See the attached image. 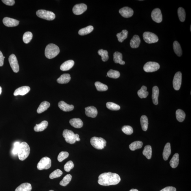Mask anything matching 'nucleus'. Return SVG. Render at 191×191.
<instances>
[{
  "instance_id": "1",
  "label": "nucleus",
  "mask_w": 191,
  "mask_h": 191,
  "mask_svg": "<svg viewBox=\"0 0 191 191\" xmlns=\"http://www.w3.org/2000/svg\"><path fill=\"white\" fill-rule=\"evenodd\" d=\"M120 181L121 178L119 175L109 172L99 175L98 182L101 185L106 186L116 185L119 183Z\"/></svg>"
},
{
  "instance_id": "2",
  "label": "nucleus",
  "mask_w": 191,
  "mask_h": 191,
  "mask_svg": "<svg viewBox=\"0 0 191 191\" xmlns=\"http://www.w3.org/2000/svg\"><path fill=\"white\" fill-rule=\"evenodd\" d=\"M30 152V148L27 143L26 142L21 143L17 153L19 159L21 161L24 160L29 155Z\"/></svg>"
},
{
  "instance_id": "3",
  "label": "nucleus",
  "mask_w": 191,
  "mask_h": 191,
  "mask_svg": "<svg viewBox=\"0 0 191 191\" xmlns=\"http://www.w3.org/2000/svg\"><path fill=\"white\" fill-rule=\"evenodd\" d=\"M60 52V49L57 45L53 44H49L45 49V56L48 59H52L57 56Z\"/></svg>"
},
{
  "instance_id": "4",
  "label": "nucleus",
  "mask_w": 191,
  "mask_h": 191,
  "mask_svg": "<svg viewBox=\"0 0 191 191\" xmlns=\"http://www.w3.org/2000/svg\"><path fill=\"white\" fill-rule=\"evenodd\" d=\"M63 136L67 143L73 144L76 141H79V136L78 134H75L72 131L66 129L63 132Z\"/></svg>"
},
{
  "instance_id": "5",
  "label": "nucleus",
  "mask_w": 191,
  "mask_h": 191,
  "mask_svg": "<svg viewBox=\"0 0 191 191\" xmlns=\"http://www.w3.org/2000/svg\"><path fill=\"white\" fill-rule=\"evenodd\" d=\"M90 143L94 148L97 149H103L106 146L107 142L104 139L101 137H94L90 140Z\"/></svg>"
},
{
  "instance_id": "6",
  "label": "nucleus",
  "mask_w": 191,
  "mask_h": 191,
  "mask_svg": "<svg viewBox=\"0 0 191 191\" xmlns=\"http://www.w3.org/2000/svg\"><path fill=\"white\" fill-rule=\"evenodd\" d=\"M36 15L40 18L49 21H52L55 18V15L51 11L39 10L36 12Z\"/></svg>"
},
{
  "instance_id": "7",
  "label": "nucleus",
  "mask_w": 191,
  "mask_h": 191,
  "mask_svg": "<svg viewBox=\"0 0 191 191\" xmlns=\"http://www.w3.org/2000/svg\"><path fill=\"white\" fill-rule=\"evenodd\" d=\"M51 166V159L48 157L42 158L38 163L37 167L38 169L42 170H48L50 168Z\"/></svg>"
},
{
  "instance_id": "8",
  "label": "nucleus",
  "mask_w": 191,
  "mask_h": 191,
  "mask_svg": "<svg viewBox=\"0 0 191 191\" xmlns=\"http://www.w3.org/2000/svg\"><path fill=\"white\" fill-rule=\"evenodd\" d=\"M143 38L145 42L148 44L155 43L159 40L158 37L156 34L149 31L144 33Z\"/></svg>"
},
{
  "instance_id": "9",
  "label": "nucleus",
  "mask_w": 191,
  "mask_h": 191,
  "mask_svg": "<svg viewBox=\"0 0 191 191\" xmlns=\"http://www.w3.org/2000/svg\"><path fill=\"white\" fill-rule=\"evenodd\" d=\"M160 66L158 63L154 62H148L144 66L143 69L146 72L157 71L160 68Z\"/></svg>"
},
{
  "instance_id": "10",
  "label": "nucleus",
  "mask_w": 191,
  "mask_h": 191,
  "mask_svg": "<svg viewBox=\"0 0 191 191\" xmlns=\"http://www.w3.org/2000/svg\"><path fill=\"white\" fill-rule=\"evenodd\" d=\"M9 61L14 72L16 73L18 72L19 71V66L15 55L14 54L11 55L9 58Z\"/></svg>"
},
{
  "instance_id": "11",
  "label": "nucleus",
  "mask_w": 191,
  "mask_h": 191,
  "mask_svg": "<svg viewBox=\"0 0 191 191\" xmlns=\"http://www.w3.org/2000/svg\"><path fill=\"white\" fill-rule=\"evenodd\" d=\"M182 79V74L180 72H177L174 77L173 81V88L176 90L180 89Z\"/></svg>"
},
{
  "instance_id": "12",
  "label": "nucleus",
  "mask_w": 191,
  "mask_h": 191,
  "mask_svg": "<svg viewBox=\"0 0 191 191\" xmlns=\"http://www.w3.org/2000/svg\"><path fill=\"white\" fill-rule=\"evenodd\" d=\"M152 20L156 23H160L162 20V16L160 9L156 8L153 10L151 14Z\"/></svg>"
},
{
  "instance_id": "13",
  "label": "nucleus",
  "mask_w": 191,
  "mask_h": 191,
  "mask_svg": "<svg viewBox=\"0 0 191 191\" xmlns=\"http://www.w3.org/2000/svg\"><path fill=\"white\" fill-rule=\"evenodd\" d=\"M87 9V6L84 4L75 5L73 8V12L76 15H80L86 12Z\"/></svg>"
},
{
  "instance_id": "14",
  "label": "nucleus",
  "mask_w": 191,
  "mask_h": 191,
  "mask_svg": "<svg viewBox=\"0 0 191 191\" xmlns=\"http://www.w3.org/2000/svg\"><path fill=\"white\" fill-rule=\"evenodd\" d=\"M3 23L8 27H14L18 26L19 23V21L9 17H4L3 20Z\"/></svg>"
},
{
  "instance_id": "15",
  "label": "nucleus",
  "mask_w": 191,
  "mask_h": 191,
  "mask_svg": "<svg viewBox=\"0 0 191 191\" xmlns=\"http://www.w3.org/2000/svg\"><path fill=\"white\" fill-rule=\"evenodd\" d=\"M119 12L125 18H129L132 16L134 12L133 10L129 7H124L120 9Z\"/></svg>"
},
{
  "instance_id": "16",
  "label": "nucleus",
  "mask_w": 191,
  "mask_h": 191,
  "mask_svg": "<svg viewBox=\"0 0 191 191\" xmlns=\"http://www.w3.org/2000/svg\"><path fill=\"white\" fill-rule=\"evenodd\" d=\"M85 113L87 116L95 118L97 116L98 111L97 109L94 106L87 107L85 108Z\"/></svg>"
},
{
  "instance_id": "17",
  "label": "nucleus",
  "mask_w": 191,
  "mask_h": 191,
  "mask_svg": "<svg viewBox=\"0 0 191 191\" xmlns=\"http://www.w3.org/2000/svg\"><path fill=\"white\" fill-rule=\"evenodd\" d=\"M30 91V88L28 86H23L15 90L14 95L16 96L18 95L23 96L27 94Z\"/></svg>"
},
{
  "instance_id": "18",
  "label": "nucleus",
  "mask_w": 191,
  "mask_h": 191,
  "mask_svg": "<svg viewBox=\"0 0 191 191\" xmlns=\"http://www.w3.org/2000/svg\"><path fill=\"white\" fill-rule=\"evenodd\" d=\"M58 106L61 110L64 112L71 111L74 108L73 105H68L64 101H61L58 103Z\"/></svg>"
},
{
  "instance_id": "19",
  "label": "nucleus",
  "mask_w": 191,
  "mask_h": 191,
  "mask_svg": "<svg viewBox=\"0 0 191 191\" xmlns=\"http://www.w3.org/2000/svg\"><path fill=\"white\" fill-rule=\"evenodd\" d=\"M74 64H75V62L72 60H69L65 61L62 64L60 68L61 71H68L72 68Z\"/></svg>"
},
{
  "instance_id": "20",
  "label": "nucleus",
  "mask_w": 191,
  "mask_h": 191,
  "mask_svg": "<svg viewBox=\"0 0 191 191\" xmlns=\"http://www.w3.org/2000/svg\"><path fill=\"white\" fill-rule=\"evenodd\" d=\"M171 153V145L170 143H167L166 144L164 149L163 157L164 160L166 161L168 160Z\"/></svg>"
},
{
  "instance_id": "21",
  "label": "nucleus",
  "mask_w": 191,
  "mask_h": 191,
  "mask_svg": "<svg viewBox=\"0 0 191 191\" xmlns=\"http://www.w3.org/2000/svg\"><path fill=\"white\" fill-rule=\"evenodd\" d=\"M123 55L122 53L119 52H116L114 53L113 60L116 64H119L121 65H124L125 62L122 60Z\"/></svg>"
},
{
  "instance_id": "22",
  "label": "nucleus",
  "mask_w": 191,
  "mask_h": 191,
  "mask_svg": "<svg viewBox=\"0 0 191 191\" xmlns=\"http://www.w3.org/2000/svg\"><path fill=\"white\" fill-rule=\"evenodd\" d=\"M159 89L157 86H154L153 88L152 98L153 102L155 105L158 104Z\"/></svg>"
},
{
  "instance_id": "23",
  "label": "nucleus",
  "mask_w": 191,
  "mask_h": 191,
  "mask_svg": "<svg viewBox=\"0 0 191 191\" xmlns=\"http://www.w3.org/2000/svg\"><path fill=\"white\" fill-rule=\"evenodd\" d=\"M140 43V39L138 36L135 35L130 41V45L132 48H138Z\"/></svg>"
},
{
  "instance_id": "24",
  "label": "nucleus",
  "mask_w": 191,
  "mask_h": 191,
  "mask_svg": "<svg viewBox=\"0 0 191 191\" xmlns=\"http://www.w3.org/2000/svg\"><path fill=\"white\" fill-rule=\"evenodd\" d=\"M70 124L76 128H80L83 127V123L79 118H73L69 121Z\"/></svg>"
},
{
  "instance_id": "25",
  "label": "nucleus",
  "mask_w": 191,
  "mask_h": 191,
  "mask_svg": "<svg viewBox=\"0 0 191 191\" xmlns=\"http://www.w3.org/2000/svg\"><path fill=\"white\" fill-rule=\"evenodd\" d=\"M71 79V77L69 74H64L62 75L58 79L57 81L58 83L61 84H67L69 83Z\"/></svg>"
},
{
  "instance_id": "26",
  "label": "nucleus",
  "mask_w": 191,
  "mask_h": 191,
  "mask_svg": "<svg viewBox=\"0 0 191 191\" xmlns=\"http://www.w3.org/2000/svg\"><path fill=\"white\" fill-rule=\"evenodd\" d=\"M48 123L47 121H42L40 124H36L34 127V130L36 132H41L44 130L48 127Z\"/></svg>"
},
{
  "instance_id": "27",
  "label": "nucleus",
  "mask_w": 191,
  "mask_h": 191,
  "mask_svg": "<svg viewBox=\"0 0 191 191\" xmlns=\"http://www.w3.org/2000/svg\"><path fill=\"white\" fill-rule=\"evenodd\" d=\"M32 187L31 184L25 183L22 184L16 189L15 191H31Z\"/></svg>"
},
{
  "instance_id": "28",
  "label": "nucleus",
  "mask_w": 191,
  "mask_h": 191,
  "mask_svg": "<svg viewBox=\"0 0 191 191\" xmlns=\"http://www.w3.org/2000/svg\"><path fill=\"white\" fill-rule=\"evenodd\" d=\"M50 106V103L48 102L44 101L41 103L37 110L38 113L40 114L43 112L48 109Z\"/></svg>"
},
{
  "instance_id": "29",
  "label": "nucleus",
  "mask_w": 191,
  "mask_h": 191,
  "mask_svg": "<svg viewBox=\"0 0 191 191\" xmlns=\"http://www.w3.org/2000/svg\"><path fill=\"white\" fill-rule=\"evenodd\" d=\"M179 154L176 153L172 157L170 162V165L172 168H176L178 166L179 162Z\"/></svg>"
},
{
  "instance_id": "30",
  "label": "nucleus",
  "mask_w": 191,
  "mask_h": 191,
  "mask_svg": "<svg viewBox=\"0 0 191 191\" xmlns=\"http://www.w3.org/2000/svg\"><path fill=\"white\" fill-rule=\"evenodd\" d=\"M173 48L175 53L178 56H181L182 55V50L180 45L177 41H175L173 42Z\"/></svg>"
},
{
  "instance_id": "31",
  "label": "nucleus",
  "mask_w": 191,
  "mask_h": 191,
  "mask_svg": "<svg viewBox=\"0 0 191 191\" xmlns=\"http://www.w3.org/2000/svg\"><path fill=\"white\" fill-rule=\"evenodd\" d=\"M94 30V27L92 26H89L82 28L79 31L78 34L80 36H84L89 34Z\"/></svg>"
},
{
  "instance_id": "32",
  "label": "nucleus",
  "mask_w": 191,
  "mask_h": 191,
  "mask_svg": "<svg viewBox=\"0 0 191 191\" xmlns=\"http://www.w3.org/2000/svg\"><path fill=\"white\" fill-rule=\"evenodd\" d=\"M143 154L147 159H150L152 156V148L150 145H147L145 147L143 151Z\"/></svg>"
},
{
  "instance_id": "33",
  "label": "nucleus",
  "mask_w": 191,
  "mask_h": 191,
  "mask_svg": "<svg viewBox=\"0 0 191 191\" xmlns=\"http://www.w3.org/2000/svg\"><path fill=\"white\" fill-rule=\"evenodd\" d=\"M140 124L142 128L144 131L147 130L148 125V121L147 117L146 116H142L140 119Z\"/></svg>"
},
{
  "instance_id": "34",
  "label": "nucleus",
  "mask_w": 191,
  "mask_h": 191,
  "mask_svg": "<svg viewBox=\"0 0 191 191\" xmlns=\"http://www.w3.org/2000/svg\"><path fill=\"white\" fill-rule=\"evenodd\" d=\"M147 90V87L143 86L142 87L141 89L138 91L137 94L140 98H146L149 94V92Z\"/></svg>"
},
{
  "instance_id": "35",
  "label": "nucleus",
  "mask_w": 191,
  "mask_h": 191,
  "mask_svg": "<svg viewBox=\"0 0 191 191\" xmlns=\"http://www.w3.org/2000/svg\"><path fill=\"white\" fill-rule=\"evenodd\" d=\"M142 142L140 141H136L133 142L129 145V148L131 150L134 151L136 150L140 149L142 147Z\"/></svg>"
},
{
  "instance_id": "36",
  "label": "nucleus",
  "mask_w": 191,
  "mask_h": 191,
  "mask_svg": "<svg viewBox=\"0 0 191 191\" xmlns=\"http://www.w3.org/2000/svg\"><path fill=\"white\" fill-rule=\"evenodd\" d=\"M186 114L182 110L178 109L176 112L177 119L180 122H182L186 118Z\"/></svg>"
},
{
  "instance_id": "37",
  "label": "nucleus",
  "mask_w": 191,
  "mask_h": 191,
  "mask_svg": "<svg viewBox=\"0 0 191 191\" xmlns=\"http://www.w3.org/2000/svg\"><path fill=\"white\" fill-rule=\"evenodd\" d=\"M128 34V31L126 30H123L121 32L117 34L116 36L118 41L120 42H123L127 38Z\"/></svg>"
},
{
  "instance_id": "38",
  "label": "nucleus",
  "mask_w": 191,
  "mask_h": 191,
  "mask_svg": "<svg viewBox=\"0 0 191 191\" xmlns=\"http://www.w3.org/2000/svg\"><path fill=\"white\" fill-rule=\"evenodd\" d=\"M96 89L99 91H105L107 90L108 87L106 85L99 81L95 82L94 84Z\"/></svg>"
},
{
  "instance_id": "39",
  "label": "nucleus",
  "mask_w": 191,
  "mask_h": 191,
  "mask_svg": "<svg viewBox=\"0 0 191 191\" xmlns=\"http://www.w3.org/2000/svg\"><path fill=\"white\" fill-rule=\"evenodd\" d=\"M72 176L70 174L66 175L63 178V179L60 183V184L61 186L65 187L70 183L71 181Z\"/></svg>"
},
{
  "instance_id": "40",
  "label": "nucleus",
  "mask_w": 191,
  "mask_h": 191,
  "mask_svg": "<svg viewBox=\"0 0 191 191\" xmlns=\"http://www.w3.org/2000/svg\"><path fill=\"white\" fill-rule=\"evenodd\" d=\"M178 14L180 21L183 22L186 19V13L184 9L182 7H180L178 9Z\"/></svg>"
},
{
  "instance_id": "41",
  "label": "nucleus",
  "mask_w": 191,
  "mask_h": 191,
  "mask_svg": "<svg viewBox=\"0 0 191 191\" xmlns=\"http://www.w3.org/2000/svg\"><path fill=\"white\" fill-rule=\"evenodd\" d=\"M107 76L110 78L117 79L120 77V73L118 71L110 69L107 73Z\"/></svg>"
},
{
  "instance_id": "42",
  "label": "nucleus",
  "mask_w": 191,
  "mask_h": 191,
  "mask_svg": "<svg viewBox=\"0 0 191 191\" xmlns=\"http://www.w3.org/2000/svg\"><path fill=\"white\" fill-rule=\"evenodd\" d=\"M33 34L30 31H27L25 33L23 34V42L25 44L29 43L32 39Z\"/></svg>"
},
{
  "instance_id": "43",
  "label": "nucleus",
  "mask_w": 191,
  "mask_h": 191,
  "mask_svg": "<svg viewBox=\"0 0 191 191\" xmlns=\"http://www.w3.org/2000/svg\"><path fill=\"white\" fill-rule=\"evenodd\" d=\"M98 53L102 57V61L105 62L108 61L109 59L108 52L107 50L101 49L99 50Z\"/></svg>"
},
{
  "instance_id": "44",
  "label": "nucleus",
  "mask_w": 191,
  "mask_h": 191,
  "mask_svg": "<svg viewBox=\"0 0 191 191\" xmlns=\"http://www.w3.org/2000/svg\"><path fill=\"white\" fill-rule=\"evenodd\" d=\"M106 106L107 108L112 110H118L120 108V107L119 105L111 102H107Z\"/></svg>"
},
{
  "instance_id": "45",
  "label": "nucleus",
  "mask_w": 191,
  "mask_h": 191,
  "mask_svg": "<svg viewBox=\"0 0 191 191\" xmlns=\"http://www.w3.org/2000/svg\"><path fill=\"white\" fill-rule=\"evenodd\" d=\"M62 174V172L60 170L57 169L50 174L49 177L51 179H54L55 178L60 177Z\"/></svg>"
},
{
  "instance_id": "46",
  "label": "nucleus",
  "mask_w": 191,
  "mask_h": 191,
  "mask_svg": "<svg viewBox=\"0 0 191 191\" xmlns=\"http://www.w3.org/2000/svg\"><path fill=\"white\" fill-rule=\"evenodd\" d=\"M122 131L124 133L127 135H131L133 133V129L130 126H124L122 128Z\"/></svg>"
},
{
  "instance_id": "47",
  "label": "nucleus",
  "mask_w": 191,
  "mask_h": 191,
  "mask_svg": "<svg viewBox=\"0 0 191 191\" xmlns=\"http://www.w3.org/2000/svg\"><path fill=\"white\" fill-rule=\"evenodd\" d=\"M69 154L66 151H61L60 153L58 156V162H61L67 158L68 157Z\"/></svg>"
},
{
  "instance_id": "48",
  "label": "nucleus",
  "mask_w": 191,
  "mask_h": 191,
  "mask_svg": "<svg viewBox=\"0 0 191 191\" xmlns=\"http://www.w3.org/2000/svg\"><path fill=\"white\" fill-rule=\"evenodd\" d=\"M74 167V164L72 161H69L64 166V170L67 172L70 171Z\"/></svg>"
},
{
  "instance_id": "49",
  "label": "nucleus",
  "mask_w": 191,
  "mask_h": 191,
  "mask_svg": "<svg viewBox=\"0 0 191 191\" xmlns=\"http://www.w3.org/2000/svg\"><path fill=\"white\" fill-rule=\"evenodd\" d=\"M20 143L19 142H15L14 143V148L12 150V153L14 155H16L18 153L19 147Z\"/></svg>"
},
{
  "instance_id": "50",
  "label": "nucleus",
  "mask_w": 191,
  "mask_h": 191,
  "mask_svg": "<svg viewBox=\"0 0 191 191\" xmlns=\"http://www.w3.org/2000/svg\"><path fill=\"white\" fill-rule=\"evenodd\" d=\"M2 1L6 5L12 6L15 3L14 0H2Z\"/></svg>"
},
{
  "instance_id": "51",
  "label": "nucleus",
  "mask_w": 191,
  "mask_h": 191,
  "mask_svg": "<svg viewBox=\"0 0 191 191\" xmlns=\"http://www.w3.org/2000/svg\"><path fill=\"white\" fill-rule=\"evenodd\" d=\"M160 191H176V189L174 187H167L164 188Z\"/></svg>"
},
{
  "instance_id": "52",
  "label": "nucleus",
  "mask_w": 191,
  "mask_h": 191,
  "mask_svg": "<svg viewBox=\"0 0 191 191\" xmlns=\"http://www.w3.org/2000/svg\"><path fill=\"white\" fill-rule=\"evenodd\" d=\"M4 58L5 57L3 55L2 52L0 51V67L3 65Z\"/></svg>"
},
{
  "instance_id": "53",
  "label": "nucleus",
  "mask_w": 191,
  "mask_h": 191,
  "mask_svg": "<svg viewBox=\"0 0 191 191\" xmlns=\"http://www.w3.org/2000/svg\"><path fill=\"white\" fill-rule=\"evenodd\" d=\"M129 191H138V190L137 189H132Z\"/></svg>"
},
{
  "instance_id": "54",
  "label": "nucleus",
  "mask_w": 191,
  "mask_h": 191,
  "mask_svg": "<svg viewBox=\"0 0 191 191\" xmlns=\"http://www.w3.org/2000/svg\"><path fill=\"white\" fill-rule=\"evenodd\" d=\"M1 92H2V88L0 86V94H1Z\"/></svg>"
},
{
  "instance_id": "55",
  "label": "nucleus",
  "mask_w": 191,
  "mask_h": 191,
  "mask_svg": "<svg viewBox=\"0 0 191 191\" xmlns=\"http://www.w3.org/2000/svg\"><path fill=\"white\" fill-rule=\"evenodd\" d=\"M49 191H53V190H50Z\"/></svg>"
}]
</instances>
